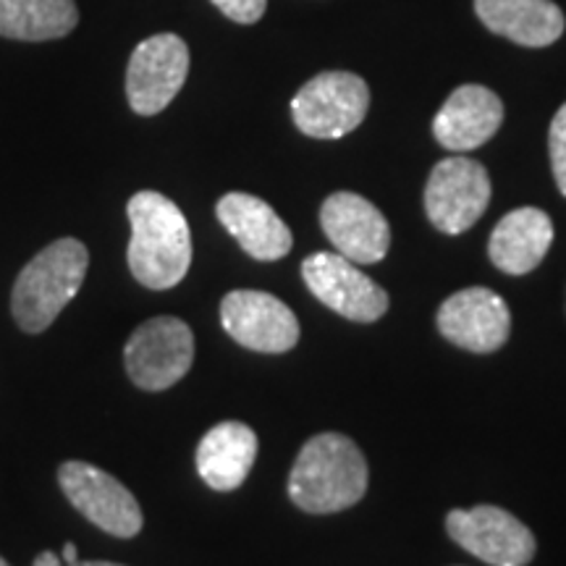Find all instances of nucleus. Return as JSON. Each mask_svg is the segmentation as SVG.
<instances>
[{
  "instance_id": "1",
  "label": "nucleus",
  "mask_w": 566,
  "mask_h": 566,
  "mask_svg": "<svg viewBox=\"0 0 566 566\" xmlns=\"http://www.w3.org/2000/svg\"><path fill=\"white\" fill-rule=\"evenodd\" d=\"M132 242L126 260L142 286L166 292L181 283L192 265V231L179 205L160 192H137L126 205Z\"/></svg>"
},
{
  "instance_id": "2",
  "label": "nucleus",
  "mask_w": 566,
  "mask_h": 566,
  "mask_svg": "<svg viewBox=\"0 0 566 566\" xmlns=\"http://www.w3.org/2000/svg\"><path fill=\"white\" fill-rule=\"evenodd\" d=\"M367 462L342 433H321L302 446L289 475V499L307 514H336L363 501Z\"/></svg>"
},
{
  "instance_id": "3",
  "label": "nucleus",
  "mask_w": 566,
  "mask_h": 566,
  "mask_svg": "<svg viewBox=\"0 0 566 566\" xmlns=\"http://www.w3.org/2000/svg\"><path fill=\"white\" fill-rule=\"evenodd\" d=\"M90 252L80 239H59L34 254L11 292V313L27 334H42L74 300L87 275Z\"/></svg>"
},
{
  "instance_id": "4",
  "label": "nucleus",
  "mask_w": 566,
  "mask_h": 566,
  "mask_svg": "<svg viewBox=\"0 0 566 566\" xmlns=\"http://www.w3.org/2000/svg\"><path fill=\"white\" fill-rule=\"evenodd\" d=\"M370 90L352 71H323L296 92L292 116L296 129L313 139H342L365 122Z\"/></svg>"
},
{
  "instance_id": "5",
  "label": "nucleus",
  "mask_w": 566,
  "mask_h": 566,
  "mask_svg": "<svg viewBox=\"0 0 566 566\" xmlns=\"http://www.w3.org/2000/svg\"><path fill=\"white\" fill-rule=\"evenodd\" d=\"M195 336L174 315L145 321L124 346V365L132 384L142 391H166L192 370Z\"/></svg>"
},
{
  "instance_id": "6",
  "label": "nucleus",
  "mask_w": 566,
  "mask_h": 566,
  "mask_svg": "<svg viewBox=\"0 0 566 566\" xmlns=\"http://www.w3.org/2000/svg\"><path fill=\"white\" fill-rule=\"evenodd\" d=\"M189 74V48L179 34L163 32L134 48L126 69V97L134 113L155 116L179 95Z\"/></svg>"
},
{
  "instance_id": "7",
  "label": "nucleus",
  "mask_w": 566,
  "mask_h": 566,
  "mask_svg": "<svg viewBox=\"0 0 566 566\" xmlns=\"http://www.w3.org/2000/svg\"><path fill=\"white\" fill-rule=\"evenodd\" d=\"M488 202H491V179L478 160L454 155L430 171L424 187V212L438 231L454 237L472 229Z\"/></svg>"
},
{
  "instance_id": "8",
  "label": "nucleus",
  "mask_w": 566,
  "mask_h": 566,
  "mask_svg": "<svg viewBox=\"0 0 566 566\" xmlns=\"http://www.w3.org/2000/svg\"><path fill=\"white\" fill-rule=\"evenodd\" d=\"M66 499L95 527L113 537H134L142 530L139 501L124 483L90 462H66L59 470Z\"/></svg>"
},
{
  "instance_id": "9",
  "label": "nucleus",
  "mask_w": 566,
  "mask_h": 566,
  "mask_svg": "<svg viewBox=\"0 0 566 566\" xmlns=\"http://www.w3.org/2000/svg\"><path fill=\"white\" fill-rule=\"evenodd\" d=\"M451 541L491 566H527L535 556V535L514 514L499 506L454 509L446 516Z\"/></svg>"
},
{
  "instance_id": "10",
  "label": "nucleus",
  "mask_w": 566,
  "mask_h": 566,
  "mask_svg": "<svg viewBox=\"0 0 566 566\" xmlns=\"http://www.w3.org/2000/svg\"><path fill=\"white\" fill-rule=\"evenodd\" d=\"M302 279L315 300L346 321L373 323L386 315L388 294L357 263L338 252H315L302 263Z\"/></svg>"
},
{
  "instance_id": "11",
  "label": "nucleus",
  "mask_w": 566,
  "mask_h": 566,
  "mask_svg": "<svg viewBox=\"0 0 566 566\" xmlns=\"http://www.w3.org/2000/svg\"><path fill=\"white\" fill-rule=\"evenodd\" d=\"M223 331L244 349L263 354L292 352L300 342V321L279 296L237 289L221 302Z\"/></svg>"
},
{
  "instance_id": "12",
  "label": "nucleus",
  "mask_w": 566,
  "mask_h": 566,
  "mask_svg": "<svg viewBox=\"0 0 566 566\" xmlns=\"http://www.w3.org/2000/svg\"><path fill=\"white\" fill-rule=\"evenodd\" d=\"M321 226L336 252L357 265L380 263L391 247V226L363 195H331L321 208Z\"/></svg>"
},
{
  "instance_id": "13",
  "label": "nucleus",
  "mask_w": 566,
  "mask_h": 566,
  "mask_svg": "<svg viewBox=\"0 0 566 566\" xmlns=\"http://www.w3.org/2000/svg\"><path fill=\"white\" fill-rule=\"evenodd\" d=\"M438 331L467 352L491 354L506 344L512 315L506 302L485 286L462 289L438 310Z\"/></svg>"
},
{
  "instance_id": "14",
  "label": "nucleus",
  "mask_w": 566,
  "mask_h": 566,
  "mask_svg": "<svg viewBox=\"0 0 566 566\" xmlns=\"http://www.w3.org/2000/svg\"><path fill=\"white\" fill-rule=\"evenodd\" d=\"M504 124V103L483 84H462L436 113L433 134L451 153L483 147Z\"/></svg>"
},
{
  "instance_id": "15",
  "label": "nucleus",
  "mask_w": 566,
  "mask_h": 566,
  "mask_svg": "<svg viewBox=\"0 0 566 566\" xmlns=\"http://www.w3.org/2000/svg\"><path fill=\"white\" fill-rule=\"evenodd\" d=\"M216 216L239 247L254 260L273 263L292 252L294 237L271 205L247 192H229L216 205Z\"/></svg>"
},
{
  "instance_id": "16",
  "label": "nucleus",
  "mask_w": 566,
  "mask_h": 566,
  "mask_svg": "<svg viewBox=\"0 0 566 566\" xmlns=\"http://www.w3.org/2000/svg\"><path fill=\"white\" fill-rule=\"evenodd\" d=\"M551 242H554V223L546 212L537 208H516L495 223L488 254L499 271L525 275L543 263Z\"/></svg>"
},
{
  "instance_id": "17",
  "label": "nucleus",
  "mask_w": 566,
  "mask_h": 566,
  "mask_svg": "<svg viewBox=\"0 0 566 566\" xmlns=\"http://www.w3.org/2000/svg\"><path fill=\"white\" fill-rule=\"evenodd\" d=\"M258 457V436L250 424L226 420L202 436L197 446V472L212 491H237L250 478Z\"/></svg>"
},
{
  "instance_id": "18",
  "label": "nucleus",
  "mask_w": 566,
  "mask_h": 566,
  "mask_svg": "<svg viewBox=\"0 0 566 566\" xmlns=\"http://www.w3.org/2000/svg\"><path fill=\"white\" fill-rule=\"evenodd\" d=\"M488 30L525 48H546L564 34L566 19L554 0H475Z\"/></svg>"
},
{
  "instance_id": "19",
  "label": "nucleus",
  "mask_w": 566,
  "mask_h": 566,
  "mask_svg": "<svg viewBox=\"0 0 566 566\" xmlns=\"http://www.w3.org/2000/svg\"><path fill=\"white\" fill-rule=\"evenodd\" d=\"M80 24L74 0H0V38L45 42L66 38Z\"/></svg>"
},
{
  "instance_id": "20",
  "label": "nucleus",
  "mask_w": 566,
  "mask_h": 566,
  "mask_svg": "<svg viewBox=\"0 0 566 566\" xmlns=\"http://www.w3.org/2000/svg\"><path fill=\"white\" fill-rule=\"evenodd\" d=\"M548 150H551V168L558 184V192L566 197V103L551 122L548 132Z\"/></svg>"
},
{
  "instance_id": "21",
  "label": "nucleus",
  "mask_w": 566,
  "mask_h": 566,
  "mask_svg": "<svg viewBox=\"0 0 566 566\" xmlns=\"http://www.w3.org/2000/svg\"><path fill=\"white\" fill-rule=\"evenodd\" d=\"M210 3L237 24H258L268 9V0H210Z\"/></svg>"
},
{
  "instance_id": "22",
  "label": "nucleus",
  "mask_w": 566,
  "mask_h": 566,
  "mask_svg": "<svg viewBox=\"0 0 566 566\" xmlns=\"http://www.w3.org/2000/svg\"><path fill=\"white\" fill-rule=\"evenodd\" d=\"M32 566H66V564H63V558L59 554H53V551H42V554L34 558Z\"/></svg>"
},
{
  "instance_id": "23",
  "label": "nucleus",
  "mask_w": 566,
  "mask_h": 566,
  "mask_svg": "<svg viewBox=\"0 0 566 566\" xmlns=\"http://www.w3.org/2000/svg\"><path fill=\"white\" fill-rule=\"evenodd\" d=\"M61 558H63V564H76L80 562V554H76V546L74 543H66V546H63V551H61Z\"/></svg>"
},
{
  "instance_id": "24",
  "label": "nucleus",
  "mask_w": 566,
  "mask_h": 566,
  "mask_svg": "<svg viewBox=\"0 0 566 566\" xmlns=\"http://www.w3.org/2000/svg\"><path fill=\"white\" fill-rule=\"evenodd\" d=\"M66 566H124V564H113V562H76V564H66Z\"/></svg>"
},
{
  "instance_id": "25",
  "label": "nucleus",
  "mask_w": 566,
  "mask_h": 566,
  "mask_svg": "<svg viewBox=\"0 0 566 566\" xmlns=\"http://www.w3.org/2000/svg\"><path fill=\"white\" fill-rule=\"evenodd\" d=\"M0 566H9V562H6V558H3V556H0Z\"/></svg>"
}]
</instances>
